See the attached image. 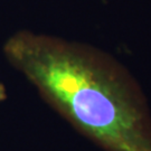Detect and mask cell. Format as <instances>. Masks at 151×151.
<instances>
[{
    "instance_id": "1",
    "label": "cell",
    "mask_w": 151,
    "mask_h": 151,
    "mask_svg": "<svg viewBox=\"0 0 151 151\" xmlns=\"http://www.w3.org/2000/svg\"><path fill=\"white\" fill-rule=\"evenodd\" d=\"M8 62L80 133L105 151H151V113L135 78L88 45L19 32Z\"/></svg>"
},
{
    "instance_id": "2",
    "label": "cell",
    "mask_w": 151,
    "mask_h": 151,
    "mask_svg": "<svg viewBox=\"0 0 151 151\" xmlns=\"http://www.w3.org/2000/svg\"><path fill=\"white\" fill-rule=\"evenodd\" d=\"M6 99V90L4 85H2V83H0V101H2V100H5Z\"/></svg>"
}]
</instances>
